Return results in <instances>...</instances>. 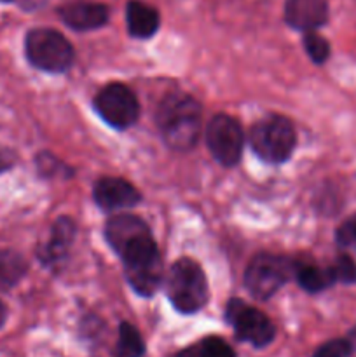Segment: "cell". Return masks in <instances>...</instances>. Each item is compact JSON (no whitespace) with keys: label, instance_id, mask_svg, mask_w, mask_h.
Here are the masks:
<instances>
[{"label":"cell","instance_id":"cell-1","mask_svg":"<svg viewBox=\"0 0 356 357\" xmlns=\"http://www.w3.org/2000/svg\"><path fill=\"white\" fill-rule=\"evenodd\" d=\"M202 112L198 101L188 94H171L157 110V128L170 149L187 152L201 135Z\"/></svg>","mask_w":356,"mask_h":357},{"label":"cell","instance_id":"cell-2","mask_svg":"<svg viewBox=\"0 0 356 357\" xmlns=\"http://www.w3.org/2000/svg\"><path fill=\"white\" fill-rule=\"evenodd\" d=\"M166 293L173 307L184 314L198 312L208 302V281L191 258H181L171 265L166 278Z\"/></svg>","mask_w":356,"mask_h":357},{"label":"cell","instance_id":"cell-3","mask_svg":"<svg viewBox=\"0 0 356 357\" xmlns=\"http://www.w3.org/2000/svg\"><path fill=\"white\" fill-rule=\"evenodd\" d=\"M248 142L262 160L269 164H281L292 155L297 136L288 119L281 115H269L251 126Z\"/></svg>","mask_w":356,"mask_h":357},{"label":"cell","instance_id":"cell-4","mask_svg":"<svg viewBox=\"0 0 356 357\" xmlns=\"http://www.w3.org/2000/svg\"><path fill=\"white\" fill-rule=\"evenodd\" d=\"M24 51L28 61L44 72H66L73 61L72 44L59 31L51 28H35L28 31Z\"/></svg>","mask_w":356,"mask_h":357},{"label":"cell","instance_id":"cell-5","mask_svg":"<svg viewBox=\"0 0 356 357\" xmlns=\"http://www.w3.org/2000/svg\"><path fill=\"white\" fill-rule=\"evenodd\" d=\"M295 274V265L285 257L260 253L244 272V284L257 300H267L279 291Z\"/></svg>","mask_w":356,"mask_h":357},{"label":"cell","instance_id":"cell-6","mask_svg":"<svg viewBox=\"0 0 356 357\" xmlns=\"http://www.w3.org/2000/svg\"><path fill=\"white\" fill-rule=\"evenodd\" d=\"M121 258L124 261L126 279L131 288L142 296H152L164 278L163 258L156 241H149Z\"/></svg>","mask_w":356,"mask_h":357},{"label":"cell","instance_id":"cell-7","mask_svg":"<svg viewBox=\"0 0 356 357\" xmlns=\"http://www.w3.org/2000/svg\"><path fill=\"white\" fill-rule=\"evenodd\" d=\"M94 110L108 126L126 129L136 122L140 115L138 98L124 84H108L94 98Z\"/></svg>","mask_w":356,"mask_h":357},{"label":"cell","instance_id":"cell-8","mask_svg":"<svg viewBox=\"0 0 356 357\" xmlns=\"http://www.w3.org/2000/svg\"><path fill=\"white\" fill-rule=\"evenodd\" d=\"M225 316L239 340L248 342L255 347H265L274 340L276 328L271 319L255 307L246 305L243 300H230Z\"/></svg>","mask_w":356,"mask_h":357},{"label":"cell","instance_id":"cell-9","mask_svg":"<svg viewBox=\"0 0 356 357\" xmlns=\"http://www.w3.org/2000/svg\"><path fill=\"white\" fill-rule=\"evenodd\" d=\"M206 143L212 155L222 166L232 167L239 162L244 146V135L239 122L229 115H215L206 128Z\"/></svg>","mask_w":356,"mask_h":357},{"label":"cell","instance_id":"cell-10","mask_svg":"<svg viewBox=\"0 0 356 357\" xmlns=\"http://www.w3.org/2000/svg\"><path fill=\"white\" fill-rule=\"evenodd\" d=\"M105 236H107L112 250L119 257L152 239V234H150L147 223L135 215L112 216L105 227Z\"/></svg>","mask_w":356,"mask_h":357},{"label":"cell","instance_id":"cell-11","mask_svg":"<svg viewBox=\"0 0 356 357\" xmlns=\"http://www.w3.org/2000/svg\"><path fill=\"white\" fill-rule=\"evenodd\" d=\"M93 195L103 211L128 209L140 202V192L122 178H101L94 185Z\"/></svg>","mask_w":356,"mask_h":357},{"label":"cell","instance_id":"cell-12","mask_svg":"<svg viewBox=\"0 0 356 357\" xmlns=\"http://www.w3.org/2000/svg\"><path fill=\"white\" fill-rule=\"evenodd\" d=\"M285 20L295 30L314 31L327 23V0H286Z\"/></svg>","mask_w":356,"mask_h":357},{"label":"cell","instance_id":"cell-13","mask_svg":"<svg viewBox=\"0 0 356 357\" xmlns=\"http://www.w3.org/2000/svg\"><path fill=\"white\" fill-rule=\"evenodd\" d=\"M59 14L63 23L77 31L96 30L108 21V9L96 2H73L63 7Z\"/></svg>","mask_w":356,"mask_h":357},{"label":"cell","instance_id":"cell-14","mask_svg":"<svg viewBox=\"0 0 356 357\" xmlns=\"http://www.w3.org/2000/svg\"><path fill=\"white\" fill-rule=\"evenodd\" d=\"M77 227L70 218H59L52 225L51 237L47 243L42 246L40 258L45 264H56V261L63 260L68 253L70 246H72L73 239H75Z\"/></svg>","mask_w":356,"mask_h":357},{"label":"cell","instance_id":"cell-15","mask_svg":"<svg viewBox=\"0 0 356 357\" xmlns=\"http://www.w3.org/2000/svg\"><path fill=\"white\" fill-rule=\"evenodd\" d=\"M128 30L136 38H149L157 31L161 23L159 13L142 0H131L126 7Z\"/></svg>","mask_w":356,"mask_h":357},{"label":"cell","instance_id":"cell-16","mask_svg":"<svg viewBox=\"0 0 356 357\" xmlns=\"http://www.w3.org/2000/svg\"><path fill=\"white\" fill-rule=\"evenodd\" d=\"M27 260L10 250L0 251V289H10L27 274Z\"/></svg>","mask_w":356,"mask_h":357},{"label":"cell","instance_id":"cell-17","mask_svg":"<svg viewBox=\"0 0 356 357\" xmlns=\"http://www.w3.org/2000/svg\"><path fill=\"white\" fill-rule=\"evenodd\" d=\"M295 278L299 281L300 288L306 289L307 293H318L327 289L328 286L334 284L335 279L330 268H321L311 264H300L295 267Z\"/></svg>","mask_w":356,"mask_h":357},{"label":"cell","instance_id":"cell-18","mask_svg":"<svg viewBox=\"0 0 356 357\" xmlns=\"http://www.w3.org/2000/svg\"><path fill=\"white\" fill-rule=\"evenodd\" d=\"M117 354L121 357H142L145 354V344L142 335L133 324L121 323L119 326Z\"/></svg>","mask_w":356,"mask_h":357},{"label":"cell","instance_id":"cell-19","mask_svg":"<svg viewBox=\"0 0 356 357\" xmlns=\"http://www.w3.org/2000/svg\"><path fill=\"white\" fill-rule=\"evenodd\" d=\"M199 357H236V352L232 351L229 344L220 337H208L195 345Z\"/></svg>","mask_w":356,"mask_h":357},{"label":"cell","instance_id":"cell-20","mask_svg":"<svg viewBox=\"0 0 356 357\" xmlns=\"http://www.w3.org/2000/svg\"><path fill=\"white\" fill-rule=\"evenodd\" d=\"M304 47L314 63H325L330 56V44L316 31H309L304 35Z\"/></svg>","mask_w":356,"mask_h":357},{"label":"cell","instance_id":"cell-21","mask_svg":"<svg viewBox=\"0 0 356 357\" xmlns=\"http://www.w3.org/2000/svg\"><path fill=\"white\" fill-rule=\"evenodd\" d=\"M332 274H334L335 281L346 282V284H351L356 281V264L353 261L351 257L348 255H342L335 260L334 267H330Z\"/></svg>","mask_w":356,"mask_h":357},{"label":"cell","instance_id":"cell-22","mask_svg":"<svg viewBox=\"0 0 356 357\" xmlns=\"http://www.w3.org/2000/svg\"><path fill=\"white\" fill-rule=\"evenodd\" d=\"M353 352L351 342L342 340V338H337V340H330L327 344H323L321 347L316 349L313 357H349Z\"/></svg>","mask_w":356,"mask_h":357},{"label":"cell","instance_id":"cell-23","mask_svg":"<svg viewBox=\"0 0 356 357\" xmlns=\"http://www.w3.org/2000/svg\"><path fill=\"white\" fill-rule=\"evenodd\" d=\"M337 243L344 250L356 253V215L349 216L337 229Z\"/></svg>","mask_w":356,"mask_h":357},{"label":"cell","instance_id":"cell-24","mask_svg":"<svg viewBox=\"0 0 356 357\" xmlns=\"http://www.w3.org/2000/svg\"><path fill=\"white\" fill-rule=\"evenodd\" d=\"M16 164V153L7 146L0 145V174L9 171Z\"/></svg>","mask_w":356,"mask_h":357},{"label":"cell","instance_id":"cell-25","mask_svg":"<svg viewBox=\"0 0 356 357\" xmlns=\"http://www.w3.org/2000/svg\"><path fill=\"white\" fill-rule=\"evenodd\" d=\"M173 357H199V356H198V351H195V347H188L185 349V351H180L178 354H175Z\"/></svg>","mask_w":356,"mask_h":357},{"label":"cell","instance_id":"cell-26","mask_svg":"<svg viewBox=\"0 0 356 357\" xmlns=\"http://www.w3.org/2000/svg\"><path fill=\"white\" fill-rule=\"evenodd\" d=\"M6 319H7V309H6V305H3V303L0 302V328L3 326Z\"/></svg>","mask_w":356,"mask_h":357},{"label":"cell","instance_id":"cell-27","mask_svg":"<svg viewBox=\"0 0 356 357\" xmlns=\"http://www.w3.org/2000/svg\"><path fill=\"white\" fill-rule=\"evenodd\" d=\"M2 2H10V0H2Z\"/></svg>","mask_w":356,"mask_h":357}]
</instances>
